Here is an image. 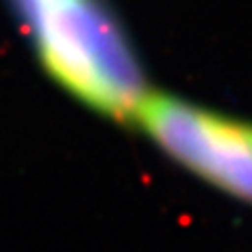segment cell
Listing matches in <instances>:
<instances>
[{"instance_id":"1","label":"cell","mask_w":252,"mask_h":252,"mask_svg":"<svg viewBox=\"0 0 252 252\" xmlns=\"http://www.w3.org/2000/svg\"><path fill=\"white\" fill-rule=\"evenodd\" d=\"M40 63L86 107L135 118L152 91L135 49L103 0H13Z\"/></svg>"},{"instance_id":"2","label":"cell","mask_w":252,"mask_h":252,"mask_svg":"<svg viewBox=\"0 0 252 252\" xmlns=\"http://www.w3.org/2000/svg\"><path fill=\"white\" fill-rule=\"evenodd\" d=\"M168 160L204 185L252 204V122L166 93H149L132 118Z\"/></svg>"}]
</instances>
